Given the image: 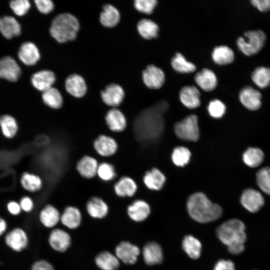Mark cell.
Returning a JSON list of instances; mask_svg holds the SVG:
<instances>
[{"label": "cell", "mask_w": 270, "mask_h": 270, "mask_svg": "<svg viewBox=\"0 0 270 270\" xmlns=\"http://www.w3.org/2000/svg\"><path fill=\"white\" fill-rule=\"evenodd\" d=\"M169 105L166 100H160L142 110L134 122V131L136 139L149 142L157 139L164 128V115Z\"/></svg>", "instance_id": "obj_1"}, {"label": "cell", "mask_w": 270, "mask_h": 270, "mask_svg": "<svg viewBox=\"0 0 270 270\" xmlns=\"http://www.w3.org/2000/svg\"><path fill=\"white\" fill-rule=\"evenodd\" d=\"M216 234L230 253L239 254L244 252L246 234L245 225L242 220L233 218L224 222L218 228Z\"/></svg>", "instance_id": "obj_2"}, {"label": "cell", "mask_w": 270, "mask_h": 270, "mask_svg": "<svg viewBox=\"0 0 270 270\" xmlns=\"http://www.w3.org/2000/svg\"><path fill=\"white\" fill-rule=\"evenodd\" d=\"M187 210L190 216L201 223L212 222L220 218L222 214V207L213 203L202 192H196L188 198Z\"/></svg>", "instance_id": "obj_3"}, {"label": "cell", "mask_w": 270, "mask_h": 270, "mask_svg": "<svg viewBox=\"0 0 270 270\" xmlns=\"http://www.w3.org/2000/svg\"><path fill=\"white\" fill-rule=\"evenodd\" d=\"M80 29L77 18L70 13L57 15L52 20L50 28L52 36L57 42L64 43L74 40Z\"/></svg>", "instance_id": "obj_4"}, {"label": "cell", "mask_w": 270, "mask_h": 270, "mask_svg": "<svg viewBox=\"0 0 270 270\" xmlns=\"http://www.w3.org/2000/svg\"><path fill=\"white\" fill-rule=\"evenodd\" d=\"M266 35L260 30H248L245 32L243 36H240L236 40L238 50L247 56L258 53L264 46Z\"/></svg>", "instance_id": "obj_5"}, {"label": "cell", "mask_w": 270, "mask_h": 270, "mask_svg": "<svg viewBox=\"0 0 270 270\" xmlns=\"http://www.w3.org/2000/svg\"><path fill=\"white\" fill-rule=\"evenodd\" d=\"M174 130L176 136L182 140L197 141L200 136L197 116L191 114L176 122Z\"/></svg>", "instance_id": "obj_6"}, {"label": "cell", "mask_w": 270, "mask_h": 270, "mask_svg": "<svg viewBox=\"0 0 270 270\" xmlns=\"http://www.w3.org/2000/svg\"><path fill=\"white\" fill-rule=\"evenodd\" d=\"M92 148L98 156L108 158L114 156L118 152V144L112 136L104 134L98 135L92 142Z\"/></svg>", "instance_id": "obj_7"}, {"label": "cell", "mask_w": 270, "mask_h": 270, "mask_svg": "<svg viewBox=\"0 0 270 270\" xmlns=\"http://www.w3.org/2000/svg\"><path fill=\"white\" fill-rule=\"evenodd\" d=\"M50 247L58 252H64L70 247L72 242L70 234L64 229L55 228L52 229L48 236Z\"/></svg>", "instance_id": "obj_8"}, {"label": "cell", "mask_w": 270, "mask_h": 270, "mask_svg": "<svg viewBox=\"0 0 270 270\" xmlns=\"http://www.w3.org/2000/svg\"><path fill=\"white\" fill-rule=\"evenodd\" d=\"M99 164L96 157L90 154H84L76 162V170L82 178L92 180L96 177Z\"/></svg>", "instance_id": "obj_9"}, {"label": "cell", "mask_w": 270, "mask_h": 270, "mask_svg": "<svg viewBox=\"0 0 270 270\" xmlns=\"http://www.w3.org/2000/svg\"><path fill=\"white\" fill-rule=\"evenodd\" d=\"M114 254L119 260L126 264H133L140 254L138 246L128 241H122L114 248Z\"/></svg>", "instance_id": "obj_10"}, {"label": "cell", "mask_w": 270, "mask_h": 270, "mask_svg": "<svg viewBox=\"0 0 270 270\" xmlns=\"http://www.w3.org/2000/svg\"><path fill=\"white\" fill-rule=\"evenodd\" d=\"M88 215L94 219L102 220L108 215L110 207L106 202L98 196H90L86 203Z\"/></svg>", "instance_id": "obj_11"}, {"label": "cell", "mask_w": 270, "mask_h": 270, "mask_svg": "<svg viewBox=\"0 0 270 270\" xmlns=\"http://www.w3.org/2000/svg\"><path fill=\"white\" fill-rule=\"evenodd\" d=\"M100 96L105 104L111 108H117L124 99V92L120 85L110 84L100 92Z\"/></svg>", "instance_id": "obj_12"}, {"label": "cell", "mask_w": 270, "mask_h": 270, "mask_svg": "<svg viewBox=\"0 0 270 270\" xmlns=\"http://www.w3.org/2000/svg\"><path fill=\"white\" fill-rule=\"evenodd\" d=\"M142 80L144 84L151 89L160 88L165 82L164 71L154 64H150L142 71Z\"/></svg>", "instance_id": "obj_13"}, {"label": "cell", "mask_w": 270, "mask_h": 270, "mask_svg": "<svg viewBox=\"0 0 270 270\" xmlns=\"http://www.w3.org/2000/svg\"><path fill=\"white\" fill-rule=\"evenodd\" d=\"M104 120L108 128L113 132H122L127 126L126 116L117 108H111L108 110L104 116Z\"/></svg>", "instance_id": "obj_14"}, {"label": "cell", "mask_w": 270, "mask_h": 270, "mask_svg": "<svg viewBox=\"0 0 270 270\" xmlns=\"http://www.w3.org/2000/svg\"><path fill=\"white\" fill-rule=\"evenodd\" d=\"M21 69L16 60L10 56L0 58V78L10 82L17 81L21 76Z\"/></svg>", "instance_id": "obj_15"}, {"label": "cell", "mask_w": 270, "mask_h": 270, "mask_svg": "<svg viewBox=\"0 0 270 270\" xmlns=\"http://www.w3.org/2000/svg\"><path fill=\"white\" fill-rule=\"evenodd\" d=\"M82 221V212L76 206H67L61 212L60 222L67 228L77 229L81 225Z\"/></svg>", "instance_id": "obj_16"}, {"label": "cell", "mask_w": 270, "mask_h": 270, "mask_svg": "<svg viewBox=\"0 0 270 270\" xmlns=\"http://www.w3.org/2000/svg\"><path fill=\"white\" fill-rule=\"evenodd\" d=\"M242 205L248 212H258L264 204V198L258 191L248 188L244 190L240 197Z\"/></svg>", "instance_id": "obj_17"}, {"label": "cell", "mask_w": 270, "mask_h": 270, "mask_svg": "<svg viewBox=\"0 0 270 270\" xmlns=\"http://www.w3.org/2000/svg\"><path fill=\"white\" fill-rule=\"evenodd\" d=\"M6 244L13 250L20 252L26 248L28 243L26 232L22 228H16L5 236Z\"/></svg>", "instance_id": "obj_18"}, {"label": "cell", "mask_w": 270, "mask_h": 270, "mask_svg": "<svg viewBox=\"0 0 270 270\" xmlns=\"http://www.w3.org/2000/svg\"><path fill=\"white\" fill-rule=\"evenodd\" d=\"M61 212L54 205L48 204L40 210L38 219L46 228L53 229L60 222Z\"/></svg>", "instance_id": "obj_19"}, {"label": "cell", "mask_w": 270, "mask_h": 270, "mask_svg": "<svg viewBox=\"0 0 270 270\" xmlns=\"http://www.w3.org/2000/svg\"><path fill=\"white\" fill-rule=\"evenodd\" d=\"M239 99L242 104L251 110L259 109L262 105V94L260 91L252 86H246L240 90Z\"/></svg>", "instance_id": "obj_20"}, {"label": "cell", "mask_w": 270, "mask_h": 270, "mask_svg": "<svg viewBox=\"0 0 270 270\" xmlns=\"http://www.w3.org/2000/svg\"><path fill=\"white\" fill-rule=\"evenodd\" d=\"M18 57L25 65L32 66L40 60V54L36 46L30 42L22 43L18 50Z\"/></svg>", "instance_id": "obj_21"}, {"label": "cell", "mask_w": 270, "mask_h": 270, "mask_svg": "<svg viewBox=\"0 0 270 270\" xmlns=\"http://www.w3.org/2000/svg\"><path fill=\"white\" fill-rule=\"evenodd\" d=\"M56 80V77L53 72L46 70L35 72L30 78L33 86L42 92L52 88Z\"/></svg>", "instance_id": "obj_22"}, {"label": "cell", "mask_w": 270, "mask_h": 270, "mask_svg": "<svg viewBox=\"0 0 270 270\" xmlns=\"http://www.w3.org/2000/svg\"><path fill=\"white\" fill-rule=\"evenodd\" d=\"M67 92L76 98H81L86 94L87 86L84 79L81 76L74 74L70 75L65 81Z\"/></svg>", "instance_id": "obj_23"}, {"label": "cell", "mask_w": 270, "mask_h": 270, "mask_svg": "<svg viewBox=\"0 0 270 270\" xmlns=\"http://www.w3.org/2000/svg\"><path fill=\"white\" fill-rule=\"evenodd\" d=\"M20 183L24 190L30 193H36L40 191L44 186V182L42 176L30 172H24L22 174Z\"/></svg>", "instance_id": "obj_24"}, {"label": "cell", "mask_w": 270, "mask_h": 270, "mask_svg": "<svg viewBox=\"0 0 270 270\" xmlns=\"http://www.w3.org/2000/svg\"><path fill=\"white\" fill-rule=\"evenodd\" d=\"M200 92L194 86H186L182 87L179 94L181 102L187 108L194 109L200 104Z\"/></svg>", "instance_id": "obj_25"}, {"label": "cell", "mask_w": 270, "mask_h": 270, "mask_svg": "<svg viewBox=\"0 0 270 270\" xmlns=\"http://www.w3.org/2000/svg\"><path fill=\"white\" fill-rule=\"evenodd\" d=\"M94 262L100 270H118L120 262L114 253L107 250L98 253L94 257Z\"/></svg>", "instance_id": "obj_26"}, {"label": "cell", "mask_w": 270, "mask_h": 270, "mask_svg": "<svg viewBox=\"0 0 270 270\" xmlns=\"http://www.w3.org/2000/svg\"><path fill=\"white\" fill-rule=\"evenodd\" d=\"M137 185L134 180L128 176L120 178L114 184L116 195L120 198L132 196L136 192Z\"/></svg>", "instance_id": "obj_27"}, {"label": "cell", "mask_w": 270, "mask_h": 270, "mask_svg": "<svg viewBox=\"0 0 270 270\" xmlns=\"http://www.w3.org/2000/svg\"><path fill=\"white\" fill-rule=\"evenodd\" d=\"M194 80L200 88L206 92L213 90L218 84V79L215 73L206 68L202 69L196 74Z\"/></svg>", "instance_id": "obj_28"}, {"label": "cell", "mask_w": 270, "mask_h": 270, "mask_svg": "<svg viewBox=\"0 0 270 270\" xmlns=\"http://www.w3.org/2000/svg\"><path fill=\"white\" fill-rule=\"evenodd\" d=\"M126 210L130 218L136 222L146 220L150 212L149 205L144 200H140L133 202L128 206Z\"/></svg>", "instance_id": "obj_29"}, {"label": "cell", "mask_w": 270, "mask_h": 270, "mask_svg": "<svg viewBox=\"0 0 270 270\" xmlns=\"http://www.w3.org/2000/svg\"><path fill=\"white\" fill-rule=\"evenodd\" d=\"M0 32L6 38L11 39L20 35L21 26L14 18L4 16L0 18Z\"/></svg>", "instance_id": "obj_30"}, {"label": "cell", "mask_w": 270, "mask_h": 270, "mask_svg": "<svg viewBox=\"0 0 270 270\" xmlns=\"http://www.w3.org/2000/svg\"><path fill=\"white\" fill-rule=\"evenodd\" d=\"M142 254L146 264L149 266L160 264L163 260L162 248L156 242L146 244L143 248Z\"/></svg>", "instance_id": "obj_31"}, {"label": "cell", "mask_w": 270, "mask_h": 270, "mask_svg": "<svg viewBox=\"0 0 270 270\" xmlns=\"http://www.w3.org/2000/svg\"><path fill=\"white\" fill-rule=\"evenodd\" d=\"M0 130L4 138L8 140L14 138L19 130V125L16 119L9 114L0 116Z\"/></svg>", "instance_id": "obj_32"}, {"label": "cell", "mask_w": 270, "mask_h": 270, "mask_svg": "<svg viewBox=\"0 0 270 270\" xmlns=\"http://www.w3.org/2000/svg\"><path fill=\"white\" fill-rule=\"evenodd\" d=\"M120 18V13L116 7L110 4L103 6L100 16V21L103 26L113 28L118 24Z\"/></svg>", "instance_id": "obj_33"}, {"label": "cell", "mask_w": 270, "mask_h": 270, "mask_svg": "<svg viewBox=\"0 0 270 270\" xmlns=\"http://www.w3.org/2000/svg\"><path fill=\"white\" fill-rule=\"evenodd\" d=\"M212 57L216 64L226 65L234 61V53L230 48L225 45H221L214 48Z\"/></svg>", "instance_id": "obj_34"}, {"label": "cell", "mask_w": 270, "mask_h": 270, "mask_svg": "<svg viewBox=\"0 0 270 270\" xmlns=\"http://www.w3.org/2000/svg\"><path fill=\"white\" fill-rule=\"evenodd\" d=\"M166 182L165 176L159 170L154 168L146 172L144 182L150 190H159L162 188Z\"/></svg>", "instance_id": "obj_35"}, {"label": "cell", "mask_w": 270, "mask_h": 270, "mask_svg": "<svg viewBox=\"0 0 270 270\" xmlns=\"http://www.w3.org/2000/svg\"><path fill=\"white\" fill-rule=\"evenodd\" d=\"M42 98L44 104L50 108L58 110L62 106V96L55 88L52 87L42 92Z\"/></svg>", "instance_id": "obj_36"}, {"label": "cell", "mask_w": 270, "mask_h": 270, "mask_svg": "<svg viewBox=\"0 0 270 270\" xmlns=\"http://www.w3.org/2000/svg\"><path fill=\"white\" fill-rule=\"evenodd\" d=\"M137 30L140 36L146 40L157 37L158 26L153 20L148 18L140 20L137 24Z\"/></svg>", "instance_id": "obj_37"}, {"label": "cell", "mask_w": 270, "mask_h": 270, "mask_svg": "<svg viewBox=\"0 0 270 270\" xmlns=\"http://www.w3.org/2000/svg\"><path fill=\"white\" fill-rule=\"evenodd\" d=\"M182 248L188 256L192 259H197L200 256L201 242L192 236L188 235L184 237L182 241Z\"/></svg>", "instance_id": "obj_38"}, {"label": "cell", "mask_w": 270, "mask_h": 270, "mask_svg": "<svg viewBox=\"0 0 270 270\" xmlns=\"http://www.w3.org/2000/svg\"><path fill=\"white\" fill-rule=\"evenodd\" d=\"M171 65L176 72L188 74L194 72L196 68L192 62L188 61L182 54L176 52L171 60Z\"/></svg>", "instance_id": "obj_39"}, {"label": "cell", "mask_w": 270, "mask_h": 270, "mask_svg": "<svg viewBox=\"0 0 270 270\" xmlns=\"http://www.w3.org/2000/svg\"><path fill=\"white\" fill-rule=\"evenodd\" d=\"M253 82L258 88H264L270 86V68L257 67L252 74Z\"/></svg>", "instance_id": "obj_40"}, {"label": "cell", "mask_w": 270, "mask_h": 270, "mask_svg": "<svg viewBox=\"0 0 270 270\" xmlns=\"http://www.w3.org/2000/svg\"><path fill=\"white\" fill-rule=\"evenodd\" d=\"M116 176V172L112 164L106 161L100 162L96 174V177L100 180L104 182H110Z\"/></svg>", "instance_id": "obj_41"}, {"label": "cell", "mask_w": 270, "mask_h": 270, "mask_svg": "<svg viewBox=\"0 0 270 270\" xmlns=\"http://www.w3.org/2000/svg\"><path fill=\"white\" fill-rule=\"evenodd\" d=\"M264 158L261 150L256 148H248L243 154V160L248 166L255 168L260 164Z\"/></svg>", "instance_id": "obj_42"}, {"label": "cell", "mask_w": 270, "mask_h": 270, "mask_svg": "<svg viewBox=\"0 0 270 270\" xmlns=\"http://www.w3.org/2000/svg\"><path fill=\"white\" fill-rule=\"evenodd\" d=\"M190 152L184 146L176 148L172 153V159L174 164L178 166H184L190 161Z\"/></svg>", "instance_id": "obj_43"}, {"label": "cell", "mask_w": 270, "mask_h": 270, "mask_svg": "<svg viewBox=\"0 0 270 270\" xmlns=\"http://www.w3.org/2000/svg\"><path fill=\"white\" fill-rule=\"evenodd\" d=\"M256 182L260 190L270 195V167L264 168L258 172Z\"/></svg>", "instance_id": "obj_44"}, {"label": "cell", "mask_w": 270, "mask_h": 270, "mask_svg": "<svg viewBox=\"0 0 270 270\" xmlns=\"http://www.w3.org/2000/svg\"><path fill=\"white\" fill-rule=\"evenodd\" d=\"M226 106L220 100L214 99L211 100L208 106L209 114L212 118H219L226 112Z\"/></svg>", "instance_id": "obj_45"}, {"label": "cell", "mask_w": 270, "mask_h": 270, "mask_svg": "<svg viewBox=\"0 0 270 270\" xmlns=\"http://www.w3.org/2000/svg\"><path fill=\"white\" fill-rule=\"evenodd\" d=\"M10 6L13 12L18 16L25 15L30 8L28 0H14L10 1Z\"/></svg>", "instance_id": "obj_46"}, {"label": "cell", "mask_w": 270, "mask_h": 270, "mask_svg": "<svg viewBox=\"0 0 270 270\" xmlns=\"http://www.w3.org/2000/svg\"><path fill=\"white\" fill-rule=\"evenodd\" d=\"M156 0H136L134 2V6L138 12L150 14L152 13L157 5Z\"/></svg>", "instance_id": "obj_47"}, {"label": "cell", "mask_w": 270, "mask_h": 270, "mask_svg": "<svg viewBox=\"0 0 270 270\" xmlns=\"http://www.w3.org/2000/svg\"><path fill=\"white\" fill-rule=\"evenodd\" d=\"M34 3L38 10L44 14L51 12L54 8V4L50 0H36Z\"/></svg>", "instance_id": "obj_48"}, {"label": "cell", "mask_w": 270, "mask_h": 270, "mask_svg": "<svg viewBox=\"0 0 270 270\" xmlns=\"http://www.w3.org/2000/svg\"><path fill=\"white\" fill-rule=\"evenodd\" d=\"M20 204L22 211L30 212L34 208V202L33 199L28 196H24L20 200Z\"/></svg>", "instance_id": "obj_49"}, {"label": "cell", "mask_w": 270, "mask_h": 270, "mask_svg": "<svg viewBox=\"0 0 270 270\" xmlns=\"http://www.w3.org/2000/svg\"><path fill=\"white\" fill-rule=\"evenodd\" d=\"M30 270H55V269L50 262L42 259L34 262Z\"/></svg>", "instance_id": "obj_50"}, {"label": "cell", "mask_w": 270, "mask_h": 270, "mask_svg": "<svg viewBox=\"0 0 270 270\" xmlns=\"http://www.w3.org/2000/svg\"><path fill=\"white\" fill-rule=\"evenodd\" d=\"M214 270H236L234 262L230 260H220L216 264Z\"/></svg>", "instance_id": "obj_51"}, {"label": "cell", "mask_w": 270, "mask_h": 270, "mask_svg": "<svg viewBox=\"0 0 270 270\" xmlns=\"http://www.w3.org/2000/svg\"><path fill=\"white\" fill-rule=\"evenodd\" d=\"M250 2L260 12H266L270 10V0H252Z\"/></svg>", "instance_id": "obj_52"}, {"label": "cell", "mask_w": 270, "mask_h": 270, "mask_svg": "<svg viewBox=\"0 0 270 270\" xmlns=\"http://www.w3.org/2000/svg\"><path fill=\"white\" fill-rule=\"evenodd\" d=\"M6 208L9 212L12 215L17 216L22 211L19 202L15 200H10L6 204Z\"/></svg>", "instance_id": "obj_53"}, {"label": "cell", "mask_w": 270, "mask_h": 270, "mask_svg": "<svg viewBox=\"0 0 270 270\" xmlns=\"http://www.w3.org/2000/svg\"><path fill=\"white\" fill-rule=\"evenodd\" d=\"M6 222L3 218L0 217V236L6 232Z\"/></svg>", "instance_id": "obj_54"}]
</instances>
